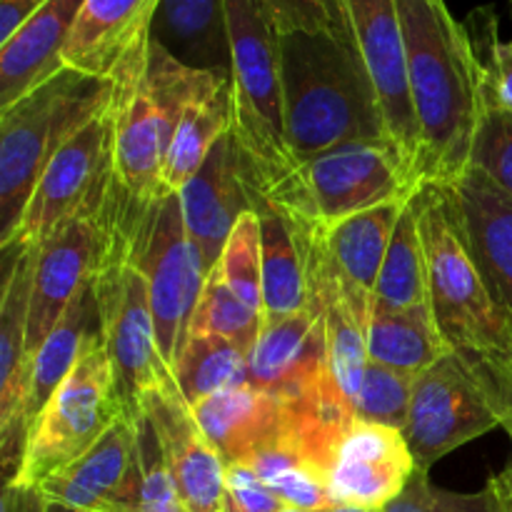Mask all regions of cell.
Returning a JSON list of instances; mask_svg holds the SVG:
<instances>
[{"mask_svg":"<svg viewBox=\"0 0 512 512\" xmlns=\"http://www.w3.org/2000/svg\"><path fill=\"white\" fill-rule=\"evenodd\" d=\"M135 410H143L158 433L183 508L190 512H220L228 465L208 443L178 388H158L140 395Z\"/></svg>","mask_w":512,"mask_h":512,"instance_id":"18","label":"cell"},{"mask_svg":"<svg viewBox=\"0 0 512 512\" xmlns=\"http://www.w3.org/2000/svg\"><path fill=\"white\" fill-rule=\"evenodd\" d=\"M173 380L188 408H193L205 398L250 385L248 353L218 335H190Z\"/></svg>","mask_w":512,"mask_h":512,"instance_id":"32","label":"cell"},{"mask_svg":"<svg viewBox=\"0 0 512 512\" xmlns=\"http://www.w3.org/2000/svg\"><path fill=\"white\" fill-rule=\"evenodd\" d=\"M48 0H0V45L13 38L20 25L38 13Z\"/></svg>","mask_w":512,"mask_h":512,"instance_id":"43","label":"cell"},{"mask_svg":"<svg viewBox=\"0 0 512 512\" xmlns=\"http://www.w3.org/2000/svg\"><path fill=\"white\" fill-rule=\"evenodd\" d=\"M420 130V183L448 188L470 168L483 118L478 65L448 0H398Z\"/></svg>","mask_w":512,"mask_h":512,"instance_id":"1","label":"cell"},{"mask_svg":"<svg viewBox=\"0 0 512 512\" xmlns=\"http://www.w3.org/2000/svg\"><path fill=\"white\" fill-rule=\"evenodd\" d=\"M323 512H383V510L360 508V505H330V508L323 510Z\"/></svg>","mask_w":512,"mask_h":512,"instance_id":"47","label":"cell"},{"mask_svg":"<svg viewBox=\"0 0 512 512\" xmlns=\"http://www.w3.org/2000/svg\"><path fill=\"white\" fill-rule=\"evenodd\" d=\"M150 40L188 68L230 75L225 0H160Z\"/></svg>","mask_w":512,"mask_h":512,"instance_id":"26","label":"cell"},{"mask_svg":"<svg viewBox=\"0 0 512 512\" xmlns=\"http://www.w3.org/2000/svg\"><path fill=\"white\" fill-rule=\"evenodd\" d=\"M48 512H78V510H68V508H60V505H50Z\"/></svg>","mask_w":512,"mask_h":512,"instance_id":"48","label":"cell"},{"mask_svg":"<svg viewBox=\"0 0 512 512\" xmlns=\"http://www.w3.org/2000/svg\"><path fill=\"white\" fill-rule=\"evenodd\" d=\"M220 78L175 60L150 40L140 65L115 80L113 170L130 198L145 203L165 193L163 170L170 143L188 105Z\"/></svg>","mask_w":512,"mask_h":512,"instance_id":"5","label":"cell"},{"mask_svg":"<svg viewBox=\"0 0 512 512\" xmlns=\"http://www.w3.org/2000/svg\"><path fill=\"white\" fill-rule=\"evenodd\" d=\"M365 343L370 363L388 365L410 375H420L453 353L435 325L430 303L405 310L373 308L365 328Z\"/></svg>","mask_w":512,"mask_h":512,"instance_id":"30","label":"cell"},{"mask_svg":"<svg viewBox=\"0 0 512 512\" xmlns=\"http://www.w3.org/2000/svg\"><path fill=\"white\" fill-rule=\"evenodd\" d=\"M93 293L98 300L100 335L113 360L120 395L133 413L140 395L175 388V380L158 348L148 278L133 263L120 238L118 183L110 205V245L93 278Z\"/></svg>","mask_w":512,"mask_h":512,"instance_id":"10","label":"cell"},{"mask_svg":"<svg viewBox=\"0 0 512 512\" xmlns=\"http://www.w3.org/2000/svg\"><path fill=\"white\" fill-rule=\"evenodd\" d=\"M3 270V298H0V458L5 483L15 478L23 460L28 430L30 383L33 360L28 355V305L33 288L38 248H8Z\"/></svg>","mask_w":512,"mask_h":512,"instance_id":"15","label":"cell"},{"mask_svg":"<svg viewBox=\"0 0 512 512\" xmlns=\"http://www.w3.org/2000/svg\"><path fill=\"white\" fill-rule=\"evenodd\" d=\"M85 0H48L30 15L18 33L0 45V108H8L28 90L63 68L65 43Z\"/></svg>","mask_w":512,"mask_h":512,"instance_id":"25","label":"cell"},{"mask_svg":"<svg viewBox=\"0 0 512 512\" xmlns=\"http://www.w3.org/2000/svg\"><path fill=\"white\" fill-rule=\"evenodd\" d=\"M50 505L78 512H138L140 460L133 413L120 418L88 453L38 485Z\"/></svg>","mask_w":512,"mask_h":512,"instance_id":"16","label":"cell"},{"mask_svg":"<svg viewBox=\"0 0 512 512\" xmlns=\"http://www.w3.org/2000/svg\"><path fill=\"white\" fill-rule=\"evenodd\" d=\"M478 65L483 108L512 113V40L500 38V20L493 5H478L463 20Z\"/></svg>","mask_w":512,"mask_h":512,"instance_id":"33","label":"cell"},{"mask_svg":"<svg viewBox=\"0 0 512 512\" xmlns=\"http://www.w3.org/2000/svg\"><path fill=\"white\" fill-rule=\"evenodd\" d=\"M278 512H323V510H298V508H283Z\"/></svg>","mask_w":512,"mask_h":512,"instance_id":"49","label":"cell"},{"mask_svg":"<svg viewBox=\"0 0 512 512\" xmlns=\"http://www.w3.org/2000/svg\"><path fill=\"white\" fill-rule=\"evenodd\" d=\"M423 188L393 140H358L300 163L273 208L298 228H328L375 205L410 200Z\"/></svg>","mask_w":512,"mask_h":512,"instance_id":"8","label":"cell"},{"mask_svg":"<svg viewBox=\"0 0 512 512\" xmlns=\"http://www.w3.org/2000/svg\"><path fill=\"white\" fill-rule=\"evenodd\" d=\"M50 503L35 488L18 483H5L3 512H48Z\"/></svg>","mask_w":512,"mask_h":512,"instance_id":"44","label":"cell"},{"mask_svg":"<svg viewBox=\"0 0 512 512\" xmlns=\"http://www.w3.org/2000/svg\"><path fill=\"white\" fill-rule=\"evenodd\" d=\"M428 473L423 468L415 470L403 493L385 505L383 512H500L498 495L490 485L480 493H453L435 488Z\"/></svg>","mask_w":512,"mask_h":512,"instance_id":"39","label":"cell"},{"mask_svg":"<svg viewBox=\"0 0 512 512\" xmlns=\"http://www.w3.org/2000/svg\"><path fill=\"white\" fill-rule=\"evenodd\" d=\"M415 198L428 255V303L440 335L463 358L510 370L512 325L485 288L443 190L423 185Z\"/></svg>","mask_w":512,"mask_h":512,"instance_id":"6","label":"cell"},{"mask_svg":"<svg viewBox=\"0 0 512 512\" xmlns=\"http://www.w3.org/2000/svg\"><path fill=\"white\" fill-rule=\"evenodd\" d=\"M113 110V108H110ZM90 120L45 165L8 248H40L65 223L103 203L113 190V113Z\"/></svg>","mask_w":512,"mask_h":512,"instance_id":"12","label":"cell"},{"mask_svg":"<svg viewBox=\"0 0 512 512\" xmlns=\"http://www.w3.org/2000/svg\"><path fill=\"white\" fill-rule=\"evenodd\" d=\"M248 465L285 508L328 510L333 505L328 475L293 450L268 448Z\"/></svg>","mask_w":512,"mask_h":512,"instance_id":"34","label":"cell"},{"mask_svg":"<svg viewBox=\"0 0 512 512\" xmlns=\"http://www.w3.org/2000/svg\"><path fill=\"white\" fill-rule=\"evenodd\" d=\"M345 33L373 85L385 133L418 173L420 130L408 78L398 0H338ZM420 178V173H418Z\"/></svg>","mask_w":512,"mask_h":512,"instance_id":"13","label":"cell"},{"mask_svg":"<svg viewBox=\"0 0 512 512\" xmlns=\"http://www.w3.org/2000/svg\"><path fill=\"white\" fill-rule=\"evenodd\" d=\"M100 333L98 300L93 293V280L78 293V298L68 305L60 323L53 333L45 338L33 360V383H30L28 410H25V430H33L35 420L40 418L45 405L50 403L60 385L68 380L78 360L83 358L85 348Z\"/></svg>","mask_w":512,"mask_h":512,"instance_id":"28","label":"cell"},{"mask_svg":"<svg viewBox=\"0 0 512 512\" xmlns=\"http://www.w3.org/2000/svg\"><path fill=\"white\" fill-rule=\"evenodd\" d=\"M278 35L343 33L338 0H263Z\"/></svg>","mask_w":512,"mask_h":512,"instance_id":"41","label":"cell"},{"mask_svg":"<svg viewBox=\"0 0 512 512\" xmlns=\"http://www.w3.org/2000/svg\"><path fill=\"white\" fill-rule=\"evenodd\" d=\"M113 190L103 203L65 223L38 248L28 305V338H25L30 360H35V353L60 323L68 305L78 298L80 290L95 278L103 265L110 245Z\"/></svg>","mask_w":512,"mask_h":512,"instance_id":"14","label":"cell"},{"mask_svg":"<svg viewBox=\"0 0 512 512\" xmlns=\"http://www.w3.org/2000/svg\"><path fill=\"white\" fill-rule=\"evenodd\" d=\"M498 425L503 428V395L495 370L453 350L415 378L403 435L415 465L430 470Z\"/></svg>","mask_w":512,"mask_h":512,"instance_id":"11","label":"cell"},{"mask_svg":"<svg viewBox=\"0 0 512 512\" xmlns=\"http://www.w3.org/2000/svg\"><path fill=\"white\" fill-rule=\"evenodd\" d=\"M178 195L190 240L200 250L205 265L213 270L235 223L253 210L233 130L220 138L203 168L183 185Z\"/></svg>","mask_w":512,"mask_h":512,"instance_id":"22","label":"cell"},{"mask_svg":"<svg viewBox=\"0 0 512 512\" xmlns=\"http://www.w3.org/2000/svg\"><path fill=\"white\" fill-rule=\"evenodd\" d=\"M193 418L225 465H238L280 445V403L255 385L225 390L193 405Z\"/></svg>","mask_w":512,"mask_h":512,"instance_id":"24","label":"cell"},{"mask_svg":"<svg viewBox=\"0 0 512 512\" xmlns=\"http://www.w3.org/2000/svg\"><path fill=\"white\" fill-rule=\"evenodd\" d=\"M508 5H510V10H512V0H508Z\"/></svg>","mask_w":512,"mask_h":512,"instance_id":"50","label":"cell"},{"mask_svg":"<svg viewBox=\"0 0 512 512\" xmlns=\"http://www.w3.org/2000/svg\"><path fill=\"white\" fill-rule=\"evenodd\" d=\"M418 375L368 363L358 400H355V423L383 425L403 433L413 403V385Z\"/></svg>","mask_w":512,"mask_h":512,"instance_id":"37","label":"cell"},{"mask_svg":"<svg viewBox=\"0 0 512 512\" xmlns=\"http://www.w3.org/2000/svg\"><path fill=\"white\" fill-rule=\"evenodd\" d=\"M440 190L485 288L512 325V198L475 168Z\"/></svg>","mask_w":512,"mask_h":512,"instance_id":"17","label":"cell"},{"mask_svg":"<svg viewBox=\"0 0 512 512\" xmlns=\"http://www.w3.org/2000/svg\"><path fill=\"white\" fill-rule=\"evenodd\" d=\"M405 205L408 200H393V203L375 205L363 213L338 220L328 228H320L325 250L338 268L345 300L365 328H368L370 313H373L380 268L385 263L395 225H398Z\"/></svg>","mask_w":512,"mask_h":512,"instance_id":"23","label":"cell"},{"mask_svg":"<svg viewBox=\"0 0 512 512\" xmlns=\"http://www.w3.org/2000/svg\"><path fill=\"white\" fill-rule=\"evenodd\" d=\"M215 270L250 310L263 315V238L255 210L235 223Z\"/></svg>","mask_w":512,"mask_h":512,"instance_id":"36","label":"cell"},{"mask_svg":"<svg viewBox=\"0 0 512 512\" xmlns=\"http://www.w3.org/2000/svg\"><path fill=\"white\" fill-rule=\"evenodd\" d=\"M118 228L125 250L148 278L158 348L173 375L190 340L210 268L190 240L178 193L165 190L138 203L118 185Z\"/></svg>","mask_w":512,"mask_h":512,"instance_id":"7","label":"cell"},{"mask_svg":"<svg viewBox=\"0 0 512 512\" xmlns=\"http://www.w3.org/2000/svg\"><path fill=\"white\" fill-rule=\"evenodd\" d=\"M263 238V320H283L310 305L305 238L278 208L253 198Z\"/></svg>","mask_w":512,"mask_h":512,"instance_id":"27","label":"cell"},{"mask_svg":"<svg viewBox=\"0 0 512 512\" xmlns=\"http://www.w3.org/2000/svg\"><path fill=\"white\" fill-rule=\"evenodd\" d=\"M125 415H130V408L120 395L113 360L103 335L95 333L73 373L35 420L10 483L38 488L83 458Z\"/></svg>","mask_w":512,"mask_h":512,"instance_id":"9","label":"cell"},{"mask_svg":"<svg viewBox=\"0 0 512 512\" xmlns=\"http://www.w3.org/2000/svg\"><path fill=\"white\" fill-rule=\"evenodd\" d=\"M470 168L480 170L490 183L512 198V113L483 108L470 153Z\"/></svg>","mask_w":512,"mask_h":512,"instance_id":"40","label":"cell"},{"mask_svg":"<svg viewBox=\"0 0 512 512\" xmlns=\"http://www.w3.org/2000/svg\"><path fill=\"white\" fill-rule=\"evenodd\" d=\"M285 505L270 493L268 485L250 465L238 463L225 468V495L220 512H278Z\"/></svg>","mask_w":512,"mask_h":512,"instance_id":"42","label":"cell"},{"mask_svg":"<svg viewBox=\"0 0 512 512\" xmlns=\"http://www.w3.org/2000/svg\"><path fill=\"white\" fill-rule=\"evenodd\" d=\"M280 40L285 130L295 160L345 143L390 140L373 85L348 33H285Z\"/></svg>","mask_w":512,"mask_h":512,"instance_id":"2","label":"cell"},{"mask_svg":"<svg viewBox=\"0 0 512 512\" xmlns=\"http://www.w3.org/2000/svg\"><path fill=\"white\" fill-rule=\"evenodd\" d=\"M248 378L280 403L300 398L330 378L325 320L313 300L303 313L265 320L248 353Z\"/></svg>","mask_w":512,"mask_h":512,"instance_id":"21","label":"cell"},{"mask_svg":"<svg viewBox=\"0 0 512 512\" xmlns=\"http://www.w3.org/2000/svg\"><path fill=\"white\" fill-rule=\"evenodd\" d=\"M488 485L495 490V495H498L500 512H512V485L510 480L505 478V473L493 475V478L488 480Z\"/></svg>","mask_w":512,"mask_h":512,"instance_id":"46","label":"cell"},{"mask_svg":"<svg viewBox=\"0 0 512 512\" xmlns=\"http://www.w3.org/2000/svg\"><path fill=\"white\" fill-rule=\"evenodd\" d=\"M418 470L400 430L355 423L340 440L328 470L333 505L383 510L405 490Z\"/></svg>","mask_w":512,"mask_h":512,"instance_id":"20","label":"cell"},{"mask_svg":"<svg viewBox=\"0 0 512 512\" xmlns=\"http://www.w3.org/2000/svg\"><path fill=\"white\" fill-rule=\"evenodd\" d=\"M160 0H85L65 43V68L118 80L148 55Z\"/></svg>","mask_w":512,"mask_h":512,"instance_id":"19","label":"cell"},{"mask_svg":"<svg viewBox=\"0 0 512 512\" xmlns=\"http://www.w3.org/2000/svg\"><path fill=\"white\" fill-rule=\"evenodd\" d=\"M183 512H190V510H183Z\"/></svg>","mask_w":512,"mask_h":512,"instance_id":"51","label":"cell"},{"mask_svg":"<svg viewBox=\"0 0 512 512\" xmlns=\"http://www.w3.org/2000/svg\"><path fill=\"white\" fill-rule=\"evenodd\" d=\"M233 83V135L250 200L275 203L300 163L285 130L280 40L263 0H225Z\"/></svg>","mask_w":512,"mask_h":512,"instance_id":"3","label":"cell"},{"mask_svg":"<svg viewBox=\"0 0 512 512\" xmlns=\"http://www.w3.org/2000/svg\"><path fill=\"white\" fill-rule=\"evenodd\" d=\"M495 378H498L500 395H503V428L508 430V435L512 440V368L510 370H495ZM503 473L512 485V460Z\"/></svg>","mask_w":512,"mask_h":512,"instance_id":"45","label":"cell"},{"mask_svg":"<svg viewBox=\"0 0 512 512\" xmlns=\"http://www.w3.org/2000/svg\"><path fill=\"white\" fill-rule=\"evenodd\" d=\"M418 195V193H415ZM410 198L395 225L388 255L375 285L373 308L405 310L428 303V255L420 235L418 198Z\"/></svg>","mask_w":512,"mask_h":512,"instance_id":"31","label":"cell"},{"mask_svg":"<svg viewBox=\"0 0 512 512\" xmlns=\"http://www.w3.org/2000/svg\"><path fill=\"white\" fill-rule=\"evenodd\" d=\"M230 130H233V83L230 75H220L185 110L165 160L163 188L180 193Z\"/></svg>","mask_w":512,"mask_h":512,"instance_id":"29","label":"cell"},{"mask_svg":"<svg viewBox=\"0 0 512 512\" xmlns=\"http://www.w3.org/2000/svg\"><path fill=\"white\" fill-rule=\"evenodd\" d=\"M135 433H138L140 460V510L138 512H183L173 473L168 468L158 433L143 410H135Z\"/></svg>","mask_w":512,"mask_h":512,"instance_id":"38","label":"cell"},{"mask_svg":"<svg viewBox=\"0 0 512 512\" xmlns=\"http://www.w3.org/2000/svg\"><path fill=\"white\" fill-rule=\"evenodd\" d=\"M263 315L250 310L233 290L225 285L218 270H210V278L205 283L203 298H200L198 310H195L193 328L190 335H218V338L230 340L245 353H250L263 330Z\"/></svg>","mask_w":512,"mask_h":512,"instance_id":"35","label":"cell"},{"mask_svg":"<svg viewBox=\"0 0 512 512\" xmlns=\"http://www.w3.org/2000/svg\"><path fill=\"white\" fill-rule=\"evenodd\" d=\"M115 103V80L60 68L0 108V245L13 235L45 165Z\"/></svg>","mask_w":512,"mask_h":512,"instance_id":"4","label":"cell"}]
</instances>
